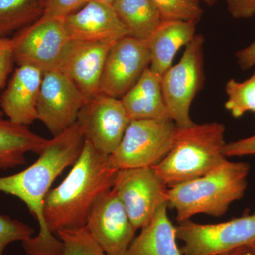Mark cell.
Returning <instances> with one entry per match:
<instances>
[{"label":"cell","mask_w":255,"mask_h":255,"mask_svg":"<svg viewBox=\"0 0 255 255\" xmlns=\"http://www.w3.org/2000/svg\"><path fill=\"white\" fill-rule=\"evenodd\" d=\"M85 138L78 122L48 140L36 162L18 173L0 177V192L23 201L39 225V233L22 242L26 255H62L63 245L47 227L43 214L45 198L64 169L75 163Z\"/></svg>","instance_id":"cell-1"},{"label":"cell","mask_w":255,"mask_h":255,"mask_svg":"<svg viewBox=\"0 0 255 255\" xmlns=\"http://www.w3.org/2000/svg\"><path fill=\"white\" fill-rule=\"evenodd\" d=\"M73 168L63 182L48 191L43 214L50 233L84 227L92 206L112 189L118 169L109 162V155L98 152L85 140Z\"/></svg>","instance_id":"cell-2"},{"label":"cell","mask_w":255,"mask_h":255,"mask_svg":"<svg viewBox=\"0 0 255 255\" xmlns=\"http://www.w3.org/2000/svg\"><path fill=\"white\" fill-rule=\"evenodd\" d=\"M249 172L248 163L226 159L202 177L168 188V207L175 210L178 223L196 214L222 216L244 196Z\"/></svg>","instance_id":"cell-3"},{"label":"cell","mask_w":255,"mask_h":255,"mask_svg":"<svg viewBox=\"0 0 255 255\" xmlns=\"http://www.w3.org/2000/svg\"><path fill=\"white\" fill-rule=\"evenodd\" d=\"M225 131L219 122L177 127L172 149L152 168L167 188L202 177L228 159Z\"/></svg>","instance_id":"cell-4"},{"label":"cell","mask_w":255,"mask_h":255,"mask_svg":"<svg viewBox=\"0 0 255 255\" xmlns=\"http://www.w3.org/2000/svg\"><path fill=\"white\" fill-rule=\"evenodd\" d=\"M177 127L172 119L131 120L109 162L116 169L152 167L168 154Z\"/></svg>","instance_id":"cell-5"},{"label":"cell","mask_w":255,"mask_h":255,"mask_svg":"<svg viewBox=\"0 0 255 255\" xmlns=\"http://www.w3.org/2000/svg\"><path fill=\"white\" fill-rule=\"evenodd\" d=\"M204 42L202 35H195L186 46L179 63L162 76L164 102L177 127H189L194 124L189 113L191 103L205 80Z\"/></svg>","instance_id":"cell-6"},{"label":"cell","mask_w":255,"mask_h":255,"mask_svg":"<svg viewBox=\"0 0 255 255\" xmlns=\"http://www.w3.org/2000/svg\"><path fill=\"white\" fill-rule=\"evenodd\" d=\"M15 63L35 67L43 74L59 68L71 40L65 18L43 15L11 38Z\"/></svg>","instance_id":"cell-7"},{"label":"cell","mask_w":255,"mask_h":255,"mask_svg":"<svg viewBox=\"0 0 255 255\" xmlns=\"http://www.w3.org/2000/svg\"><path fill=\"white\" fill-rule=\"evenodd\" d=\"M176 233L184 255H220L255 242V213L215 224L190 219L178 223Z\"/></svg>","instance_id":"cell-8"},{"label":"cell","mask_w":255,"mask_h":255,"mask_svg":"<svg viewBox=\"0 0 255 255\" xmlns=\"http://www.w3.org/2000/svg\"><path fill=\"white\" fill-rule=\"evenodd\" d=\"M112 189L136 230L150 222L157 208L167 202L168 188L152 167L119 169Z\"/></svg>","instance_id":"cell-9"},{"label":"cell","mask_w":255,"mask_h":255,"mask_svg":"<svg viewBox=\"0 0 255 255\" xmlns=\"http://www.w3.org/2000/svg\"><path fill=\"white\" fill-rule=\"evenodd\" d=\"M77 122L85 140L106 155L117 150L131 119L120 99L100 93L88 101Z\"/></svg>","instance_id":"cell-10"},{"label":"cell","mask_w":255,"mask_h":255,"mask_svg":"<svg viewBox=\"0 0 255 255\" xmlns=\"http://www.w3.org/2000/svg\"><path fill=\"white\" fill-rule=\"evenodd\" d=\"M87 101L63 72L54 70L43 74L37 105L38 119L53 137L73 125Z\"/></svg>","instance_id":"cell-11"},{"label":"cell","mask_w":255,"mask_h":255,"mask_svg":"<svg viewBox=\"0 0 255 255\" xmlns=\"http://www.w3.org/2000/svg\"><path fill=\"white\" fill-rule=\"evenodd\" d=\"M146 41L126 36L111 46L101 79L100 93L122 99L150 65Z\"/></svg>","instance_id":"cell-12"},{"label":"cell","mask_w":255,"mask_h":255,"mask_svg":"<svg viewBox=\"0 0 255 255\" xmlns=\"http://www.w3.org/2000/svg\"><path fill=\"white\" fill-rule=\"evenodd\" d=\"M86 227L107 255H127L137 231L113 189L96 201Z\"/></svg>","instance_id":"cell-13"},{"label":"cell","mask_w":255,"mask_h":255,"mask_svg":"<svg viewBox=\"0 0 255 255\" xmlns=\"http://www.w3.org/2000/svg\"><path fill=\"white\" fill-rule=\"evenodd\" d=\"M70 40L82 43H115L128 36L112 5L89 1L65 18Z\"/></svg>","instance_id":"cell-14"},{"label":"cell","mask_w":255,"mask_h":255,"mask_svg":"<svg viewBox=\"0 0 255 255\" xmlns=\"http://www.w3.org/2000/svg\"><path fill=\"white\" fill-rule=\"evenodd\" d=\"M114 43L72 41L58 69L78 87L87 102L100 94L106 58Z\"/></svg>","instance_id":"cell-15"},{"label":"cell","mask_w":255,"mask_h":255,"mask_svg":"<svg viewBox=\"0 0 255 255\" xmlns=\"http://www.w3.org/2000/svg\"><path fill=\"white\" fill-rule=\"evenodd\" d=\"M43 73L31 65H18L0 97V108L11 122L26 126L38 120L37 105Z\"/></svg>","instance_id":"cell-16"},{"label":"cell","mask_w":255,"mask_h":255,"mask_svg":"<svg viewBox=\"0 0 255 255\" xmlns=\"http://www.w3.org/2000/svg\"><path fill=\"white\" fill-rule=\"evenodd\" d=\"M194 21H164L146 43L150 53V70L162 77L172 67L174 56L195 36Z\"/></svg>","instance_id":"cell-17"},{"label":"cell","mask_w":255,"mask_h":255,"mask_svg":"<svg viewBox=\"0 0 255 255\" xmlns=\"http://www.w3.org/2000/svg\"><path fill=\"white\" fill-rule=\"evenodd\" d=\"M161 80L162 77L147 68L121 99L131 120L172 119L164 102Z\"/></svg>","instance_id":"cell-18"},{"label":"cell","mask_w":255,"mask_h":255,"mask_svg":"<svg viewBox=\"0 0 255 255\" xmlns=\"http://www.w3.org/2000/svg\"><path fill=\"white\" fill-rule=\"evenodd\" d=\"M168 204L157 208L150 222L134 238L127 255H182L178 248L176 227L169 219Z\"/></svg>","instance_id":"cell-19"},{"label":"cell","mask_w":255,"mask_h":255,"mask_svg":"<svg viewBox=\"0 0 255 255\" xmlns=\"http://www.w3.org/2000/svg\"><path fill=\"white\" fill-rule=\"evenodd\" d=\"M48 140L32 132L26 126L0 118V171L26 162L28 152L41 153Z\"/></svg>","instance_id":"cell-20"},{"label":"cell","mask_w":255,"mask_h":255,"mask_svg":"<svg viewBox=\"0 0 255 255\" xmlns=\"http://www.w3.org/2000/svg\"><path fill=\"white\" fill-rule=\"evenodd\" d=\"M112 6L128 36L147 41L162 22L151 0H114Z\"/></svg>","instance_id":"cell-21"},{"label":"cell","mask_w":255,"mask_h":255,"mask_svg":"<svg viewBox=\"0 0 255 255\" xmlns=\"http://www.w3.org/2000/svg\"><path fill=\"white\" fill-rule=\"evenodd\" d=\"M43 14V0H0V37L17 33Z\"/></svg>","instance_id":"cell-22"},{"label":"cell","mask_w":255,"mask_h":255,"mask_svg":"<svg viewBox=\"0 0 255 255\" xmlns=\"http://www.w3.org/2000/svg\"><path fill=\"white\" fill-rule=\"evenodd\" d=\"M226 91L228 100L225 107L233 117L239 118L249 111L255 112V70L246 81L230 80L226 83Z\"/></svg>","instance_id":"cell-23"},{"label":"cell","mask_w":255,"mask_h":255,"mask_svg":"<svg viewBox=\"0 0 255 255\" xmlns=\"http://www.w3.org/2000/svg\"><path fill=\"white\" fill-rule=\"evenodd\" d=\"M63 245L62 255H107L86 226L57 231Z\"/></svg>","instance_id":"cell-24"},{"label":"cell","mask_w":255,"mask_h":255,"mask_svg":"<svg viewBox=\"0 0 255 255\" xmlns=\"http://www.w3.org/2000/svg\"><path fill=\"white\" fill-rule=\"evenodd\" d=\"M158 11L162 21H198L203 9L196 0H151Z\"/></svg>","instance_id":"cell-25"},{"label":"cell","mask_w":255,"mask_h":255,"mask_svg":"<svg viewBox=\"0 0 255 255\" xmlns=\"http://www.w3.org/2000/svg\"><path fill=\"white\" fill-rule=\"evenodd\" d=\"M34 232L26 223L0 214V255H4L5 249L11 243L27 241Z\"/></svg>","instance_id":"cell-26"},{"label":"cell","mask_w":255,"mask_h":255,"mask_svg":"<svg viewBox=\"0 0 255 255\" xmlns=\"http://www.w3.org/2000/svg\"><path fill=\"white\" fill-rule=\"evenodd\" d=\"M89 0H43L45 16L65 18L81 9Z\"/></svg>","instance_id":"cell-27"},{"label":"cell","mask_w":255,"mask_h":255,"mask_svg":"<svg viewBox=\"0 0 255 255\" xmlns=\"http://www.w3.org/2000/svg\"><path fill=\"white\" fill-rule=\"evenodd\" d=\"M15 63L11 38L0 37V92L4 90Z\"/></svg>","instance_id":"cell-28"},{"label":"cell","mask_w":255,"mask_h":255,"mask_svg":"<svg viewBox=\"0 0 255 255\" xmlns=\"http://www.w3.org/2000/svg\"><path fill=\"white\" fill-rule=\"evenodd\" d=\"M224 155L226 157L255 155V135L226 143Z\"/></svg>","instance_id":"cell-29"},{"label":"cell","mask_w":255,"mask_h":255,"mask_svg":"<svg viewBox=\"0 0 255 255\" xmlns=\"http://www.w3.org/2000/svg\"><path fill=\"white\" fill-rule=\"evenodd\" d=\"M226 2L233 18H249L255 15V0H226Z\"/></svg>","instance_id":"cell-30"},{"label":"cell","mask_w":255,"mask_h":255,"mask_svg":"<svg viewBox=\"0 0 255 255\" xmlns=\"http://www.w3.org/2000/svg\"><path fill=\"white\" fill-rule=\"evenodd\" d=\"M236 58L240 67L247 70L255 65V41L244 49L236 53Z\"/></svg>","instance_id":"cell-31"},{"label":"cell","mask_w":255,"mask_h":255,"mask_svg":"<svg viewBox=\"0 0 255 255\" xmlns=\"http://www.w3.org/2000/svg\"><path fill=\"white\" fill-rule=\"evenodd\" d=\"M220 255H251L248 250V246L242 247L238 249L233 250L232 251L228 252V253H223Z\"/></svg>","instance_id":"cell-32"},{"label":"cell","mask_w":255,"mask_h":255,"mask_svg":"<svg viewBox=\"0 0 255 255\" xmlns=\"http://www.w3.org/2000/svg\"><path fill=\"white\" fill-rule=\"evenodd\" d=\"M248 248L251 255H255V242H254L253 244L248 246Z\"/></svg>","instance_id":"cell-33"},{"label":"cell","mask_w":255,"mask_h":255,"mask_svg":"<svg viewBox=\"0 0 255 255\" xmlns=\"http://www.w3.org/2000/svg\"><path fill=\"white\" fill-rule=\"evenodd\" d=\"M196 1H199V0H196ZM201 1H204V2H205L206 4L209 5V6H212V5L217 2L218 0H201Z\"/></svg>","instance_id":"cell-34"},{"label":"cell","mask_w":255,"mask_h":255,"mask_svg":"<svg viewBox=\"0 0 255 255\" xmlns=\"http://www.w3.org/2000/svg\"><path fill=\"white\" fill-rule=\"evenodd\" d=\"M89 1H100V2H104L106 3V4L112 5V4H113L114 0H89Z\"/></svg>","instance_id":"cell-35"},{"label":"cell","mask_w":255,"mask_h":255,"mask_svg":"<svg viewBox=\"0 0 255 255\" xmlns=\"http://www.w3.org/2000/svg\"><path fill=\"white\" fill-rule=\"evenodd\" d=\"M4 114L3 113L2 111L1 110V109H0V118H1V117H3V116H4Z\"/></svg>","instance_id":"cell-36"},{"label":"cell","mask_w":255,"mask_h":255,"mask_svg":"<svg viewBox=\"0 0 255 255\" xmlns=\"http://www.w3.org/2000/svg\"></svg>","instance_id":"cell-37"}]
</instances>
